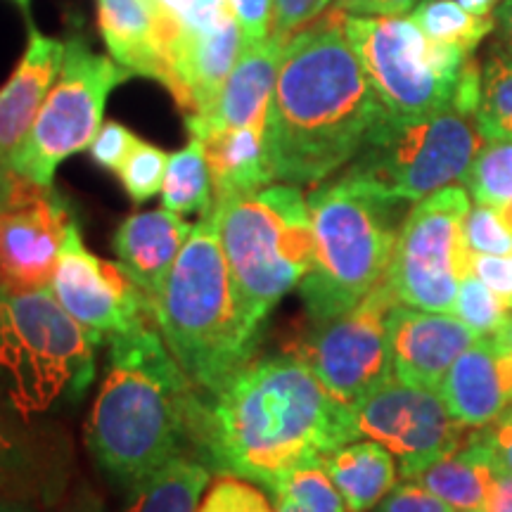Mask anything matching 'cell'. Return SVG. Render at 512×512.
<instances>
[{"mask_svg":"<svg viewBox=\"0 0 512 512\" xmlns=\"http://www.w3.org/2000/svg\"><path fill=\"white\" fill-rule=\"evenodd\" d=\"M361 439L354 408L335 399L294 351L254 356L216 392L202 394L195 458L214 475L271 491L294 467L320 463Z\"/></svg>","mask_w":512,"mask_h":512,"instance_id":"cell-1","label":"cell"},{"mask_svg":"<svg viewBox=\"0 0 512 512\" xmlns=\"http://www.w3.org/2000/svg\"><path fill=\"white\" fill-rule=\"evenodd\" d=\"M384 114L332 10L283 48L268 102L266 150L280 183L316 185L342 171Z\"/></svg>","mask_w":512,"mask_h":512,"instance_id":"cell-2","label":"cell"},{"mask_svg":"<svg viewBox=\"0 0 512 512\" xmlns=\"http://www.w3.org/2000/svg\"><path fill=\"white\" fill-rule=\"evenodd\" d=\"M202 392L183 373L155 323L110 339V368L93 401L86 446L128 489L178 456L195 458Z\"/></svg>","mask_w":512,"mask_h":512,"instance_id":"cell-3","label":"cell"},{"mask_svg":"<svg viewBox=\"0 0 512 512\" xmlns=\"http://www.w3.org/2000/svg\"><path fill=\"white\" fill-rule=\"evenodd\" d=\"M157 330L202 394H211L252 361L261 335L235 297L214 209L192 233L155 299Z\"/></svg>","mask_w":512,"mask_h":512,"instance_id":"cell-4","label":"cell"},{"mask_svg":"<svg viewBox=\"0 0 512 512\" xmlns=\"http://www.w3.org/2000/svg\"><path fill=\"white\" fill-rule=\"evenodd\" d=\"M313 266L299 294L313 325L342 316L387 278L399 235V200L339 176L311 192Z\"/></svg>","mask_w":512,"mask_h":512,"instance_id":"cell-5","label":"cell"},{"mask_svg":"<svg viewBox=\"0 0 512 512\" xmlns=\"http://www.w3.org/2000/svg\"><path fill=\"white\" fill-rule=\"evenodd\" d=\"M219 238L235 297L256 335L266 318L313 266V223L299 185L271 183L247 195L214 200Z\"/></svg>","mask_w":512,"mask_h":512,"instance_id":"cell-6","label":"cell"},{"mask_svg":"<svg viewBox=\"0 0 512 512\" xmlns=\"http://www.w3.org/2000/svg\"><path fill=\"white\" fill-rule=\"evenodd\" d=\"M95 339L62 309L48 287L3 292L0 373L22 418L76 403L95 377Z\"/></svg>","mask_w":512,"mask_h":512,"instance_id":"cell-7","label":"cell"},{"mask_svg":"<svg viewBox=\"0 0 512 512\" xmlns=\"http://www.w3.org/2000/svg\"><path fill=\"white\" fill-rule=\"evenodd\" d=\"M482 145L475 117L458 110L413 119L382 114L342 176L389 200L420 202L463 183Z\"/></svg>","mask_w":512,"mask_h":512,"instance_id":"cell-8","label":"cell"},{"mask_svg":"<svg viewBox=\"0 0 512 512\" xmlns=\"http://www.w3.org/2000/svg\"><path fill=\"white\" fill-rule=\"evenodd\" d=\"M344 31L380 100L394 119L456 110L470 53L434 41L411 17L344 15Z\"/></svg>","mask_w":512,"mask_h":512,"instance_id":"cell-9","label":"cell"},{"mask_svg":"<svg viewBox=\"0 0 512 512\" xmlns=\"http://www.w3.org/2000/svg\"><path fill=\"white\" fill-rule=\"evenodd\" d=\"M131 76L117 60L95 53L83 36L69 38L64 43L60 76L43 100L27 138L17 147L12 171L29 183L53 185L64 159L91 147L105 124L102 114L107 98Z\"/></svg>","mask_w":512,"mask_h":512,"instance_id":"cell-10","label":"cell"},{"mask_svg":"<svg viewBox=\"0 0 512 512\" xmlns=\"http://www.w3.org/2000/svg\"><path fill=\"white\" fill-rule=\"evenodd\" d=\"M470 207L465 185H448L408 211L387 271V283L401 304L434 313L456 309L460 280L472 273L463 235Z\"/></svg>","mask_w":512,"mask_h":512,"instance_id":"cell-11","label":"cell"},{"mask_svg":"<svg viewBox=\"0 0 512 512\" xmlns=\"http://www.w3.org/2000/svg\"><path fill=\"white\" fill-rule=\"evenodd\" d=\"M399 302L387 278L342 316L313 325L294 354L306 361L323 387L354 406L392 377L389 313Z\"/></svg>","mask_w":512,"mask_h":512,"instance_id":"cell-12","label":"cell"},{"mask_svg":"<svg viewBox=\"0 0 512 512\" xmlns=\"http://www.w3.org/2000/svg\"><path fill=\"white\" fill-rule=\"evenodd\" d=\"M361 439H373L396 458L401 479L420 477L467 439V427L448 413L437 389L406 384L396 377L356 401Z\"/></svg>","mask_w":512,"mask_h":512,"instance_id":"cell-13","label":"cell"},{"mask_svg":"<svg viewBox=\"0 0 512 512\" xmlns=\"http://www.w3.org/2000/svg\"><path fill=\"white\" fill-rule=\"evenodd\" d=\"M50 290L95 344L110 342L147 323L157 325L152 299L133 283L119 261H105L86 249L76 221L64 235Z\"/></svg>","mask_w":512,"mask_h":512,"instance_id":"cell-14","label":"cell"},{"mask_svg":"<svg viewBox=\"0 0 512 512\" xmlns=\"http://www.w3.org/2000/svg\"><path fill=\"white\" fill-rule=\"evenodd\" d=\"M76 219L53 185L17 178L0 204V290L29 292L50 285L64 235Z\"/></svg>","mask_w":512,"mask_h":512,"instance_id":"cell-15","label":"cell"},{"mask_svg":"<svg viewBox=\"0 0 512 512\" xmlns=\"http://www.w3.org/2000/svg\"><path fill=\"white\" fill-rule=\"evenodd\" d=\"M245 46L235 12L200 24H183L169 53L166 91L188 117H204L219 100Z\"/></svg>","mask_w":512,"mask_h":512,"instance_id":"cell-16","label":"cell"},{"mask_svg":"<svg viewBox=\"0 0 512 512\" xmlns=\"http://www.w3.org/2000/svg\"><path fill=\"white\" fill-rule=\"evenodd\" d=\"M477 339V332L456 313H434L396 304L389 313L392 377L439 392L448 368Z\"/></svg>","mask_w":512,"mask_h":512,"instance_id":"cell-17","label":"cell"},{"mask_svg":"<svg viewBox=\"0 0 512 512\" xmlns=\"http://www.w3.org/2000/svg\"><path fill=\"white\" fill-rule=\"evenodd\" d=\"M64 43L43 36L29 24V41L15 72L0 88V204L10 197L17 183L12 157L27 138L31 124L41 112L43 100L60 76Z\"/></svg>","mask_w":512,"mask_h":512,"instance_id":"cell-18","label":"cell"},{"mask_svg":"<svg viewBox=\"0 0 512 512\" xmlns=\"http://www.w3.org/2000/svg\"><path fill=\"white\" fill-rule=\"evenodd\" d=\"M98 24L112 60L131 74L169 81V53L183 24L157 0H98Z\"/></svg>","mask_w":512,"mask_h":512,"instance_id":"cell-19","label":"cell"},{"mask_svg":"<svg viewBox=\"0 0 512 512\" xmlns=\"http://www.w3.org/2000/svg\"><path fill=\"white\" fill-rule=\"evenodd\" d=\"M283 48L285 43L275 36L259 43H245L211 112L204 117H185L190 138L242 126L266 128L268 102L278 79Z\"/></svg>","mask_w":512,"mask_h":512,"instance_id":"cell-20","label":"cell"},{"mask_svg":"<svg viewBox=\"0 0 512 512\" xmlns=\"http://www.w3.org/2000/svg\"><path fill=\"white\" fill-rule=\"evenodd\" d=\"M192 233V223L169 209L138 211L119 223L112 247L117 261L147 297L155 299Z\"/></svg>","mask_w":512,"mask_h":512,"instance_id":"cell-21","label":"cell"},{"mask_svg":"<svg viewBox=\"0 0 512 512\" xmlns=\"http://www.w3.org/2000/svg\"><path fill=\"white\" fill-rule=\"evenodd\" d=\"M448 413L467 430H484L508 408L494 339L479 337L456 358L439 387Z\"/></svg>","mask_w":512,"mask_h":512,"instance_id":"cell-22","label":"cell"},{"mask_svg":"<svg viewBox=\"0 0 512 512\" xmlns=\"http://www.w3.org/2000/svg\"><path fill=\"white\" fill-rule=\"evenodd\" d=\"M501 472L503 467L498 463L494 448L486 444L482 432L477 430L456 451L415 477V482L430 489L453 510L484 512Z\"/></svg>","mask_w":512,"mask_h":512,"instance_id":"cell-23","label":"cell"},{"mask_svg":"<svg viewBox=\"0 0 512 512\" xmlns=\"http://www.w3.org/2000/svg\"><path fill=\"white\" fill-rule=\"evenodd\" d=\"M202 140L214 181V200L247 195L275 183L266 150V128L242 126L214 131Z\"/></svg>","mask_w":512,"mask_h":512,"instance_id":"cell-24","label":"cell"},{"mask_svg":"<svg viewBox=\"0 0 512 512\" xmlns=\"http://www.w3.org/2000/svg\"><path fill=\"white\" fill-rule=\"evenodd\" d=\"M64 475L38 441L0 411V498L29 503L60 501Z\"/></svg>","mask_w":512,"mask_h":512,"instance_id":"cell-25","label":"cell"},{"mask_svg":"<svg viewBox=\"0 0 512 512\" xmlns=\"http://www.w3.org/2000/svg\"><path fill=\"white\" fill-rule=\"evenodd\" d=\"M323 467L349 512H370L399 484V465L382 444L356 439L323 458Z\"/></svg>","mask_w":512,"mask_h":512,"instance_id":"cell-26","label":"cell"},{"mask_svg":"<svg viewBox=\"0 0 512 512\" xmlns=\"http://www.w3.org/2000/svg\"><path fill=\"white\" fill-rule=\"evenodd\" d=\"M211 475L202 460L178 456L128 486L124 512H197Z\"/></svg>","mask_w":512,"mask_h":512,"instance_id":"cell-27","label":"cell"},{"mask_svg":"<svg viewBox=\"0 0 512 512\" xmlns=\"http://www.w3.org/2000/svg\"><path fill=\"white\" fill-rule=\"evenodd\" d=\"M162 207L178 216L209 214L214 209V181L202 140L190 138L183 150L174 152L166 166Z\"/></svg>","mask_w":512,"mask_h":512,"instance_id":"cell-28","label":"cell"},{"mask_svg":"<svg viewBox=\"0 0 512 512\" xmlns=\"http://www.w3.org/2000/svg\"><path fill=\"white\" fill-rule=\"evenodd\" d=\"M411 19L434 41L460 46L470 55L491 31H496V17L475 15L458 0H420Z\"/></svg>","mask_w":512,"mask_h":512,"instance_id":"cell-29","label":"cell"},{"mask_svg":"<svg viewBox=\"0 0 512 512\" xmlns=\"http://www.w3.org/2000/svg\"><path fill=\"white\" fill-rule=\"evenodd\" d=\"M475 124L484 143L512 140V57L491 48L482 64V93Z\"/></svg>","mask_w":512,"mask_h":512,"instance_id":"cell-30","label":"cell"},{"mask_svg":"<svg viewBox=\"0 0 512 512\" xmlns=\"http://www.w3.org/2000/svg\"><path fill=\"white\" fill-rule=\"evenodd\" d=\"M477 204L503 207L512 202V140H489L472 159L463 178Z\"/></svg>","mask_w":512,"mask_h":512,"instance_id":"cell-31","label":"cell"},{"mask_svg":"<svg viewBox=\"0 0 512 512\" xmlns=\"http://www.w3.org/2000/svg\"><path fill=\"white\" fill-rule=\"evenodd\" d=\"M273 498H287L302 512H349L342 494L325 472L323 460L294 467L268 491Z\"/></svg>","mask_w":512,"mask_h":512,"instance_id":"cell-32","label":"cell"},{"mask_svg":"<svg viewBox=\"0 0 512 512\" xmlns=\"http://www.w3.org/2000/svg\"><path fill=\"white\" fill-rule=\"evenodd\" d=\"M453 313H456L465 325H470L479 337H494L505 325V320L510 318L508 306L503 304V299L498 297L482 278H477L475 273H467L465 278L460 280L456 309H453Z\"/></svg>","mask_w":512,"mask_h":512,"instance_id":"cell-33","label":"cell"},{"mask_svg":"<svg viewBox=\"0 0 512 512\" xmlns=\"http://www.w3.org/2000/svg\"><path fill=\"white\" fill-rule=\"evenodd\" d=\"M169 157L171 155H166L162 147L138 140L131 155L126 157V162L117 171L121 185H124L133 202L145 204L162 192Z\"/></svg>","mask_w":512,"mask_h":512,"instance_id":"cell-34","label":"cell"},{"mask_svg":"<svg viewBox=\"0 0 512 512\" xmlns=\"http://www.w3.org/2000/svg\"><path fill=\"white\" fill-rule=\"evenodd\" d=\"M197 512H275V508L271 494L259 489V484L233 475H219L197 505Z\"/></svg>","mask_w":512,"mask_h":512,"instance_id":"cell-35","label":"cell"},{"mask_svg":"<svg viewBox=\"0 0 512 512\" xmlns=\"http://www.w3.org/2000/svg\"><path fill=\"white\" fill-rule=\"evenodd\" d=\"M465 247L470 254L512 256V230L505 226L496 207L475 204L463 223Z\"/></svg>","mask_w":512,"mask_h":512,"instance_id":"cell-36","label":"cell"},{"mask_svg":"<svg viewBox=\"0 0 512 512\" xmlns=\"http://www.w3.org/2000/svg\"><path fill=\"white\" fill-rule=\"evenodd\" d=\"M138 140L140 138L128 126L119 124V121H107V124H102L98 136H95L91 147H88V152H91L95 164L117 174Z\"/></svg>","mask_w":512,"mask_h":512,"instance_id":"cell-37","label":"cell"},{"mask_svg":"<svg viewBox=\"0 0 512 512\" xmlns=\"http://www.w3.org/2000/svg\"><path fill=\"white\" fill-rule=\"evenodd\" d=\"M332 0H273V36L287 43L290 38L323 17Z\"/></svg>","mask_w":512,"mask_h":512,"instance_id":"cell-38","label":"cell"},{"mask_svg":"<svg viewBox=\"0 0 512 512\" xmlns=\"http://www.w3.org/2000/svg\"><path fill=\"white\" fill-rule=\"evenodd\" d=\"M370 512H458L415 479L396 484Z\"/></svg>","mask_w":512,"mask_h":512,"instance_id":"cell-39","label":"cell"},{"mask_svg":"<svg viewBox=\"0 0 512 512\" xmlns=\"http://www.w3.org/2000/svg\"><path fill=\"white\" fill-rule=\"evenodd\" d=\"M245 43H259L273 36V0H230Z\"/></svg>","mask_w":512,"mask_h":512,"instance_id":"cell-40","label":"cell"},{"mask_svg":"<svg viewBox=\"0 0 512 512\" xmlns=\"http://www.w3.org/2000/svg\"><path fill=\"white\" fill-rule=\"evenodd\" d=\"M472 273L494 290L512 309V256L472 254Z\"/></svg>","mask_w":512,"mask_h":512,"instance_id":"cell-41","label":"cell"},{"mask_svg":"<svg viewBox=\"0 0 512 512\" xmlns=\"http://www.w3.org/2000/svg\"><path fill=\"white\" fill-rule=\"evenodd\" d=\"M420 0H337V10L356 17H401L413 12Z\"/></svg>","mask_w":512,"mask_h":512,"instance_id":"cell-42","label":"cell"},{"mask_svg":"<svg viewBox=\"0 0 512 512\" xmlns=\"http://www.w3.org/2000/svg\"><path fill=\"white\" fill-rule=\"evenodd\" d=\"M479 432H482L486 444L494 448L498 463H501L503 470L512 475V406L505 408V411L498 415L489 427H484V430Z\"/></svg>","mask_w":512,"mask_h":512,"instance_id":"cell-43","label":"cell"},{"mask_svg":"<svg viewBox=\"0 0 512 512\" xmlns=\"http://www.w3.org/2000/svg\"><path fill=\"white\" fill-rule=\"evenodd\" d=\"M48 512H107V505L93 486L83 484L74 491V494L60 498V501L50 505Z\"/></svg>","mask_w":512,"mask_h":512,"instance_id":"cell-44","label":"cell"},{"mask_svg":"<svg viewBox=\"0 0 512 512\" xmlns=\"http://www.w3.org/2000/svg\"><path fill=\"white\" fill-rule=\"evenodd\" d=\"M491 339H494V351H496L498 370H501L505 394H508V399L512 403V316L505 320L503 328L498 330Z\"/></svg>","mask_w":512,"mask_h":512,"instance_id":"cell-45","label":"cell"},{"mask_svg":"<svg viewBox=\"0 0 512 512\" xmlns=\"http://www.w3.org/2000/svg\"><path fill=\"white\" fill-rule=\"evenodd\" d=\"M496 46L508 57H512V0H503L496 8Z\"/></svg>","mask_w":512,"mask_h":512,"instance_id":"cell-46","label":"cell"},{"mask_svg":"<svg viewBox=\"0 0 512 512\" xmlns=\"http://www.w3.org/2000/svg\"><path fill=\"white\" fill-rule=\"evenodd\" d=\"M484 512H512V475L510 472H501L498 482L491 491L489 503H486Z\"/></svg>","mask_w":512,"mask_h":512,"instance_id":"cell-47","label":"cell"},{"mask_svg":"<svg viewBox=\"0 0 512 512\" xmlns=\"http://www.w3.org/2000/svg\"><path fill=\"white\" fill-rule=\"evenodd\" d=\"M159 5H162L164 10H169L171 15H174L178 22H185V19L190 17L192 12V5H195V0H157Z\"/></svg>","mask_w":512,"mask_h":512,"instance_id":"cell-48","label":"cell"},{"mask_svg":"<svg viewBox=\"0 0 512 512\" xmlns=\"http://www.w3.org/2000/svg\"><path fill=\"white\" fill-rule=\"evenodd\" d=\"M460 5H463L465 10L475 12V15H489L491 10L498 8V5L503 3V0H458Z\"/></svg>","mask_w":512,"mask_h":512,"instance_id":"cell-49","label":"cell"},{"mask_svg":"<svg viewBox=\"0 0 512 512\" xmlns=\"http://www.w3.org/2000/svg\"><path fill=\"white\" fill-rule=\"evenodd\" d=\"M0 512H36V505L17 498H0Z\"/></svg>","mask_w":512,"mask_h":512,"instance_id":"cell-50","label":"cell"},{"mask_svg":"<svg viewBox=\"0 0 512 512\" xmlns=\"http://www.w3.org/2000/svg\"><path fill=\"white\" fill-rule=\"evenodd\" d=\"M275 512H302V510H299L292 501H287V498H275Z\"/></svg>","mask_w":512,"mask_h":512,"instance_id":"cell-51","label":"cell"},{"mask_svg":"<svg viewBox=\"0 0 512 512\" xmlns=\"http://www.w3.org/2000/svg\"><path fill=\"white\" fill-rule=\"evenodd\" d=\"M496 209H498V214H501V219H503L505 226L512 230V202L503 204V207H496Z\"/></svg>","mask_w":512,"mask_h":512,"instance_id":"cell-52","label":"cell"},{"mask_svg":"<svg viewBox=\"0 0 512 512\" xmlns=\"http://www.w3.org/2000/svg\"><path fill=\"white\" fill-rule=\"evenodd\" d=\"M0 330H3V290H0Z\"/></svg>","mask_w":512,"mask_h":512,"instance_id":"cell-53","label":"cell"},{"mask_svg":"<svg viewBox=\"0 0 512 512\" xmlns=\"http://www.w3.org/2000/svg\"><path fill=\"white\" fill-rule=\"evenodd\" d=\"M15 3L22 5V8H27V5H29V0H15Z\"/></svg>","mask_w":512,"mask_h":512,"instance_id":"cell-54","label":"cell"}]
</instances>
